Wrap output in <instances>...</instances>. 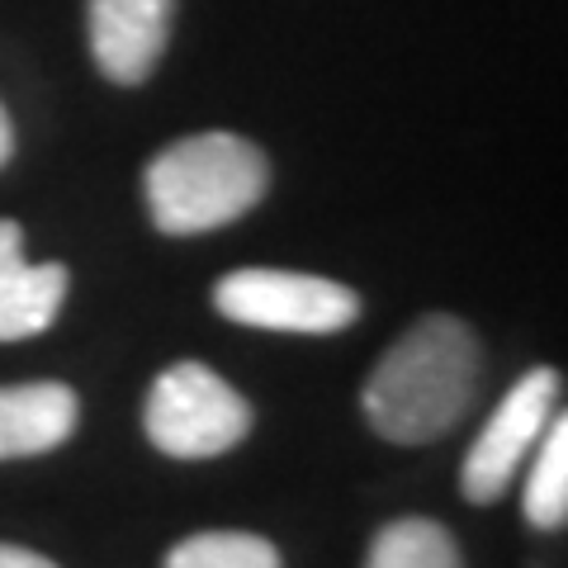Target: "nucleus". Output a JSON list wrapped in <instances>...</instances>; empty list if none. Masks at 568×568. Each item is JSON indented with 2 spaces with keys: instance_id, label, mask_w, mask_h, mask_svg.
Listing matches in <instances>:
<instances>
[{
  "instance_id": "f257e3e1",
  "label": "nucleus",
  "mask_w": 568,
  "mask_h": 568,
  "mask_svg": "<svg viewBox=\"0 0 568 568\" xmlns=\"http://www.w3.org/2000/svg\"><path fill=\"white\" fill-rule=\"evenodd\" d=\"M478 388V342L450 313H426L365 379V417L384 440L426 446L465 422Z\"/></svg>"
},
{
  "instance_id": "f03ea898",
  "label": "nucleus",
  "mask_w": 568,
  "mask_h": 568,
  "mask_svg": "<svg viewBox=\"0 0 568 568\" xmlns=\"http://www.w3.org/2000/svg\"><path fill=\"white\" fill-rule=\"evenodd\" d=\"M271 162L237 133H194L171 142L148 166V209L166 237H194L237 223L261 204Z\"/></svg>"
},
{
  "instance_id": "7ed1b4c3",
  "label": "nucleus",
  "mask_w": 568,
  "mask_h": 568,
  "mask_svg": "<svg viewBox=\"0 0 568 568\" xmlns=\"http://www.w3.org/2000/svg\"><path fill=\"white\" fill-rule=\"evenodd\" d=\"M148 440L171 459H213L242 446L252 432V407L219 369L181 361L156 375L142 407Z\"/></svg>"
},
{
  "instance_id": "20e7f679",
  "label": "nucleus",
  "mask_w": 568,
  "mask_h": 568,
  "mask_svg": "<svg viewBox=\"0 0 568 568\" xmlns=\"http://www.w3.org/2000/svg\"><path fill=\"white\" fill-rule=\"evenodd\" d=\"M213 308H219L227 323H242V327L327 336V332H346L355 317H361V294L327 275L252 265V271H233L219 280Z\"/></svg>"
},
{
  "instance_id": "39448f33",
  "label": "nucleus",
  "mask_w": 568,
  "mask_h": 568,
  "mask_svg": "<svg viewBox=\"0 0 568 568\" xmlns=\"http://www.w3.org/2000/svg\"><path fill=\"white\" fill-rule=\"evenodd\" d=\"M559 388H564L559 369L536 365L493 407V417L484 422V432H478V440L465 455V474H459V493H465L469 503L488 507L511 488V478L521 474L526 455L536 450L549 417L559 413Z\"/></svg>"
},
{
  "instance_id": "423d86ee",
  "label": "nucleus",
  "mask_w": 568,
  "mask_h": 568,
  "mask_svg": "<svg viewBox=\"0 0 568 568\" xmlns=\"http://www.w3.org/2000/svg\"><path fill=\"white\" fill-rule=\"evenodd\" d=\"M175 0H91V52L114 85H142L171 39Z\"/></svg>"
},
{
  "instance_id": "0eeeda50",
  "label": "nucleus",
  "mask_w": 568,
  "mask_h": 568,
  "mask_svg": "<svg viewBox=\"0 0 568 568\" xmlns=\"http://www.w3.org/2000/svg\"><path fill=\"white\" fill-rule=\"evenodd\" d=\"M67 298V265H33L24 227L0 219V342H24L58 323Z\"/></svg>"
},
{
  "instance_id": "6e6552de",
  "label": "nucleus",
  "mask_w": 568,
  "mask_h": 568,
  "mask_svg": "<svg viewBox=\"0 0 568 568\" xmlns=\"http://www.w3.org/2000/svg\"><path fill=\"white\" fill-rule=\"evenodd\" d=\"M81 403L67 384H6L0 388V459H29L58 450L77 432Z\"/></svg>"
},
{
  "instance_id": "1a4fd4ad",
  "label": "nucleus",
  "mask_w": 568,
  "mask_h": 568,
  "mask_svg": "<svg viewBox=\"0 0 568 568\" xmlns=\"http://www.w3.org/2000/svg\"><path fill=\"white\" fill-rule=\"evenodd\" d=\"M521 507L536 530H559L568 521V422L564 413L549 417V426L536 440V465L526 474Z\"/></svg>"
},
{
  "instance_id": "9d476101",
  "label": "nucleus",
  "mask_w": 568,
  "mask_h": 568,
  "mask_svg": "<svg viewBox=\"0 0 568 568\" xmlns=\"http://www.w3.org/2000/svg\"><path fill=\"white\" fill-rule=\"evenodd\" d=\"M365 568H465V559H459V545L440 521L403 517L375 536Z\"/></svg>"
},
{
  "instance_id": "9b49d317",
  "label": "nucleus",
  "mask_w": 568,
  "mask_h": 568,
  "mask_svg": "<svg viewBox=\"0 0 568 568\" xmlns=\"http://www.w3.org/2000/svg\"><path fill=\"white\" fill-rule=\"evenodd\" d=\"M166 568H280V549L246 530H204L175 545Z\"/></svg>"
},
{
  "instance_id": "f8f14e48",
  "label": "nucleus",
  "mask_w": 568,
  "mask_h": 568,
  "mask_svg": "<svg viewBox=\"0 0 568 568\" xmlns=\"http://www.w3.org/2000/svg\"><path fill=\"white\" fill-rule=\"evenodd\" d=\"M0 568H58V564L33 555V549H24V545H0Z\"/></svg>"
},
{
  "instance_id": "ddd939ff",
  "label": "nucleus",
  "mask_w": 568,
  "mask_h": 568,
  "mask_svg": "<svg viewBox=\"0 0 568 568\" xmlns=\"http://www.w3.org/2000/svg\"><path fill=\"white\" fill-rule=\"evenodd\" d=\"M10 152H14V129H10V114H6V104H0V166L10 162Z\"/></svg>"
}]
</instances>
